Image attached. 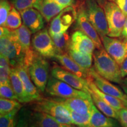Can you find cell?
Segmentation results:
<instances>
[{"label":"cell","mask_w":127,"mask_h":127,"mask_svg":"<svg viewBox=\"0 0 127 127\" xmlns=\"http://www.w3.org/2000/svg\"><path fill=\"white\" fill-rule=\"evenodd\" d=\"M32 45L35 51L44 58H54L57 55L54 41L46 28L34 35L32 38Z\"/></svg>","instance_id":"cell-9"},{"label":"cell","mask_w":127,"mask_h":127,"mask_svg":"<svg viewBox=\"0 0 127 127\" xmlns=\"http://www.w3.org/2000/svg\"><path fill=\"white\" fill-rule=\"evenodd\" d=\"M61 103L68 109L75 111L79 114H91L94 102L91 98H51Z\"/></svg>","instance_id":"cell-15"},{"label":"cell","mask_w":127,"mask_h":127,"mask_svg":"<svg viewBox=\"0 0 127 127\" xmlns=\"http://www.w3.org/2000/svg\"><path fill=\"white\" fill-rule=\"evenodd\" d=\"M121 73L122 77L125 78L127 77V57L124 62L120 65Z\"/></svg>","instance_id":"cell-39"},{"label":"cell","mask_w":127,"mask_h":127,"mask_svg":"<svg viewBox=\"0 0 127 127\" xmlns=\"http://www.w3.org/2000/svg\"><path fill=\"white\" fill-rule=\"evenodd\" d=\"M34 110L48 114L63 124H73L70 112L68 109L61 103L51 98L38 101L34 105Z\"/></svg>","instance_id":"cell-4"},{"label":"cell","mask_w":127,"mask_h":127,"mask_svg":"<svg viewBox=\"0 0 127 127\" xmlns=\"http://www.w3.org/2000/svg\"><path fill=\"white\" fill-rule=\"evenodd\" d=\"M45 92L51 96L61 98H91V95L85 92L73 88L66 82L50 77Z\"/></svg>","instance_id":"cell-7"},{"label":"cell","mask_w":127,"mask_h":127,"mask_svg":"<svg viewBox=\"0 0 127 127\" xmlns=\"http://www.w3.org/2000/svg\"><path fill=\"white\" fill-rule=\"evenodd\" d=\"M0 95H1V98L17 100V96H16L11 83L1 85Z\"/></svg>","instance_id":"cell-35"},{"label":"cell","mask_w":127,"mask_h":127,"mask_svg":"<svg viewBox=\"0 0 127 127\" xmlns=\"http://www.w3.org/2000/svg\"><path fill=\"white\" fill-rule=\"evenodd\" d=\"M121 39L124 40L125 42H127V17L126 18V21H125V23L124 27L123 32H122L121 34Z\"/></svg>","instance_id":"cell-41"},{"label":"cell","mask_w":127,"mask_h":127,"mask_svg":"<svg viewBox=\"0 0 127 127\" xmlns=\"http://www.w3.org/2000/svg\"><path fill=\"white\" fill-rule=\"evenodd\" d=\"M77 17V11L72 6L65 8L51 22L49 33L51 37H57L65 32Z\"/></svg>","instance_id":"cell-8"},{"label":"cell","mask_w":127,"mask_h":127,"mask_svg":"<svg viewBox=\"0 0 127 127\" xmlns=\"http://www.w3.org/2000/svg\"><path fill=\"white\" fill-rule=\"evenodd\" d=\"M68 54L82 68L87 71H90L94 59L93 54L75 51L72 50H69Z\"/></svg>","instance_id":"cell-25"},{"label":"cell","mask_w":127,"mask_h":127,"mask_svg":"<svg viewBox=\"0 0 127 127\" xmlns=\"http://www.w3.org/2000/svg\"><path fill=\"white\" fill-rule=\"evenodd\" d=\"M24 25L32 34L44 29L45 21L41 12L35 8H30L20 11Z\"/></svg>","instance_id":"cell-16"},{"label":"cell","mask_w":127,"mask_h":127,"mask_svg":"<svg viewBox=\"0 0 127 127\" xmlns=\"http://www.w3.org/2000/svg\"><path fill=\"white\" fill-rule=\"evenodd\" d=\"M123 103H124V105L125 107L127 108V100L126 101H125V102H123Z\"/></svg>","instance_id":"cell-45"},{"label":"cell","mask_w":127,"mask_h":127,"mask_svg":"<svg viewBox=\"0 0 127 127\" xmlns=\"http://www.w3.org/2000/svg\"><path fill=\"white\" fill-rule=\"evenodd\" d=\"M56 48L57 54H64L68 53L70 50L71 37L67 32L57 37H52Z\"/></svg>","instance_id":"cell-27"},{"label":"cell","mask_w":127,"mask_h":127,"mask_svg":"<svg viewBox=\"0 0 127 127\" xmlns=\"http://www.w3.org/2000/svg\"><path fill=\"white\" fill-rule=\"evenodd\" d=\"M13 31L24 54V65L28 68L37 54L31 47V35L32 32L24 25H22L20 28L13 30Z\"/></svg>","instance_id":"cell-13"},{"label":"cell","mask_w":127,"mask_h":127,"mask_svg":"<svg viewBox=\"0 0 127 127\" xmlns=\"http://www.w3.org/2000/svg\"><path fill=\"white\" fill-rule=\"evenodd\" d=\"M90 75L96 86L103 93L115 96L121 100L123 102L127 101V95L126 94L124 93L119 87L112 84L111 81L99 75L95 71L94 67H92L90 69Z\"/></svg>","instance_id":"cell-14"},{"label":"cell","mask_w":127,"mask_h":127,"mask_svg":"<svg viewBox=\"0 0 127 127\" xmlns=\"http://www.w3.org/2000/svg\"><path fill=\"white\" fill-rule=\"evenodd\" d=\"M11 68L8 60L4 55L0 56V84H6L10 82Z\"/></svg>","instance_id":"cell-29"},{"label":"cell","mask_w":127,"mask_h":127,"mask_svg":"<svg viewBox=\"0 0 127 127\" xmlns=\"http://www.w3.org/2000/svg\"><path fill=\"white\" fill-rule=\"evenodd\" d=\"M88 18L97 31L100 37L108 35V25L105 13L102 6L96 0H85L84 5Z\"/></svg>","instance_id":"cell-5"},{"label":"cell","mask_w":127,"mask_h":127,"mask_svg":"<svg viewBox=\"0 0 127 127\" xmlns=\"http://www.w3.org/2000/svg\"><path fill=\"white\" fill-rule=\"evenodd\" d=\"M29 112L23 109L18 117V123L15 127H29L28 123Z\"/></svg>","instance_id":"cell-36"},{"label":"cell","mask_w":127,"mask_h":127,"mask_svg":"<svg viewBox=\"0 0 127 127\" xmlns=\"http://www.w3.org/2000/svg\"><path fill=\"white\" fill-rule=\"evenodd\" d=\"M19 109H16L9 113L1 114L0 115V127H15L18 123L17 114Z\"/></svg>","instance_id":"cell-32"},{"label":"cell","mask_w":127,"mask_h":127,"mask_svg":"<svg viewBox=\"0 0 127 127\" xmlns=\"http://www.w3.org/2000/svg\"><path fill=\"white\" fill-rule=\"evenodd\" d=\"M95 48L93 41L80 30L75 31L71 35L70 50L93 55Z\"/></svg>","instance_id":"cell-19"},{"label":"cell","mask_w":127,"mask_h":127,"mask_svg":"<svg viewBox=\"0 0 127 127\" xmlns=\"http://www.w3.org/2000/svg\"><path fill=\"white\" fill-rule=\"evenodd\" d=\"M108 25V36L118 38L121 36L126 16L113 1H107L102 5Z\"/></svg>","instance_id":"cell-3"},{"label":"cell","mask_w":127,"mask_h":127,"mask_svg":"<svg viewBox=\"0 0 127 127\" xmlns=\"http://www.w3.org/2000/svg\"><path fill=\"white\" fill-rule=\"evenodd\" d=\"M1 54L8 60L11 67L16 68L24 64V54L13 31L0 39Z\"/></svg>","instance_id":"cell-2"},{"label":"cell","mask_w":127,"mask_h":127,"mask_svg":"<svg viewBox=\"0 0 127 127\" xmlns=\"http://www.w3.org/2000/svg\"><path fill=\"white\" fill-rule=\"evenodd\" d=\"M15 68L23 82L25 94L29 100V102L38 101L42 99L39 94L38 90L32 81L27 66L24 64H22Z\"/></svg>","instance_id":"cell-18"},{"label":"cell","mask_w":127,"mask_h":127,"mask_svg":"<svg viewBox=\"0 0 127 127\" xmlns=\"http://www.w3.org/2000/svg\"><path fill=\"white\" fill-rule=\"evenodd\" d=\"M51 75L69 84L73 88L91 94V89L87 79L77 76L64 68L54 65L51 69Z\"/></svg>","instance_id":"cell-10"},{"label":"cell","mask_w":127,"mask_h":127,"mask_svg":"<svg viewBox=\"0 0 127 127\" xmlns=\"http://www.w3.org/2000/svg\"><path fill=\"white\" fill-rule=\"evenodd\" d=\"M76 21L78 28L93 41L96 48L98 50L103 48L104 47L101 37L89 21L84 6H81L78 9Z\"/></svg>","instance_id":"cell-12"},{"label":"cell","mask_w":127,"mask_h":127,"mask_svg":"<svg viewBox=\"0 0 127 127\" xmlns=\"http://www.w3.org/2000/svg\"></svg>","instance_id":"cell-46"},{"label":"cell","mask_w":127,"mask_h":127,"mask_svg":"<svg viewBox=\"0 0 127 127\" xmlns=\"http://www.w3.org/2000/svg\"><path fill=\"white\" fill-rule=\"evenodd\" d=\"M70 112L72 124L78 127H89L91 114H82L68 109Z\"/></svg>","instance_id":"cell-31"},{"label":"cell","mask_w":127,"mask_h":127,"mask_svg":"<svg viewBox=\"0 0 127 127\" xmlns=\"http://www.w3.org/2000/svg\"><path fill=\"white\" fill-rule=\"evenodd\" d=\"M22 18L20 12L12 6L8 15L5 27L11 31L18 29L22 25Z\"/></svg>","instance_id":"cell-28"},{"label":"cell","mask_w":127,"mask_h":127,"mask_svg":"<svg viewBox=\"0 0 127 127\" xmlns=\"http://www.w3.org/2000/svg\"><path fill=\"white\" fill-rule=\"evenodd\" d=\"M91 95L94 104L102 113L107 117L118 120V116L117 111H116L107 102H105L104 100L98 96L92 90L91 91Z\"/></svg>","instance_id":"cell-26"},{"label":"cell","mask_w":127,"mask_h":127,"mask_svg":"<svg viewBox=\"0 0 127 127\" xmlns=\"http://www.w3.org/2000/svg\"><path fill=\"white\" fill-rule=\"evenodd\" d=\"M87 81H88L89 86H90V88L92 91L97 95L98 96H99L100 98L104 100L105 102H106L111 107L113 108L116 111H118L120 109L123 108L124 107H125L124 103L121 100L115 97V96H111V95L107 94L101 91L96 86V85L93 81L92 79H88Z\"/></svg>","instance_id":"cell-24"},{"label":"cell","mask_w":127,"mask_h":127,"mask_svg":"<svg viewBox=\"0 0 127 127\" xmlns=\"http://www.w3.org/2000/svg\"><path fill=\"white\" fill-rule=\"evenodd\" d=\"M10 82L17 96V100L19 102L21 103L29 102V100L25 94L23 82L21 80L20 76L15 68H11Z\"/></svg>","instance_id":"cell-23"},{"label":"cell","mask_w":127,"mask_h":127,"mask_svg":"<svg viewBox=\"0 0 127 127\" xmlns=\"http://www.w3.org/2000/svg\"><path fill=\"white\" fill-rule=\"evenodd\" d=\"M89 127H121L117 121L100 111L94 104Z\"/></svg>","instance_id":"cell-22"},{"label":"cell","mask_w":127,"mask_h":127,"mask_svg":"<svg viewBox=\"0 0 127 127\" xmlns=\"http://www.w3.org/2000/svg\"><path fill=\"white\" fill-rule=\"evenodd\" d=\"M48 62L38 54L35 57L32 63L28 67V71L31 78L39 92L45 91L49 80Z\"/></svg>","instance_id":"cell-6"},{"label":"cell","mask_w":127,"mask_h":127,"mask_svg":"<svg viewBox=\"0 0 127 127\" xmlns=\"http://www.w3.org/2000/svg\"><path fill=\"white\" fill-rule=\"evenodd\" d=\"M93 58L94 68L99 75L111 82L122 84L123 77L120 65L108 54L104 48L95 50Z\"/></svg>","instance_id":"cell-1"},{"label":"cell","mask_w":127,"mask_h":127,"mask_svg":"<svg viewBox=\"0 0 127 127\" xmlns=\"http://www.w3.org/2000/svg\"><path fill=\"white\" fill-rule=\"evenodd\" d=\"M112 1L118 6L123 14L127 17V0H112Z\"/></svg>","instance_id":"cell-38"},{"label":"cell","mask_w":127,"mask_h":127,"mask_svg":"<svg viewBox=\"0 0 127 127\" xmlns=\"http://www.w3.org/2000/svg\"><path fill=\"white\" fill-rule=\"evenodd\" d=\"M122 88H123L124 92V93L127 95V87L123 85V86H122Z\"/></svg>","instance_id":"cell-44"},{"label":"cell","mask_w":127,"mask_h":127,"mask_svg":"<svg viewBox=\"0 0 127 127\" xmlns=\"http://www.w3.org/2000/svg\"><path fill=\"white\" fill-rule=\"evenodd\" d=\"M52 1L65 7L72 6L74 2V0H52Z\"/></svg>","instance_id":"cell-40"},{"label":"cell","mask_w":127,"mask_h":127,"mask_svg":"<svg viewBox=\"0 0 127 127\" xmlns=\"http://www.w3.org/2000/svg\"><path fill=\"white\" fill-rule=\"evenodd\" d=\"M40 0H10L12 6L19 11L30 8H35Z\"/></svg>","instance_id":"cell-33"},{"label":"cell","mask_w":127,"mask_h":127,"mask_svg":"<svg viewBox=\"0 0 127 127\" xmlns=\"http://www.w3.org/2000/svg\"><path fill=\"white\" fill-rule=\"evenodd\" d=\"M20 102L14 99L1 98L0 99V112L1 114H6L16 109H20L21 108Z\"/></svg>","instance_id":"cell-30"},{"label":"cell","mask_w":127,"mask_h":127,"mask_svg":"<svg viewBox=\"0 0 127 127\" xmlns=\"http://www.w3.org/2000/svg\"><path fill=\"white\" fill-rule=\"evenodd\" d=\"M122 84H123V85H124V86L127 87V77H125L123 79V81H122Z\"/></svg>","instance_id":"cell-43"},{"label":"cell","mask_w":127,"mask_h":127,"mask_svg":"<svg viewBox=\"0 0 127 127\" xmlns=\"http://www.w3.org/2000/svg\"><path fill=\"white\" fill-rule=\"evenodd\" d=\"M101 38L106 51L121 65L127 57V42L122 39L107 35Z\"/></svg>","instance_id":"cell-11"},{"label":"cell","mask_w":127,"mask_h":127,"mask_svg":"<svg viewBox=\"0 0 127 127\" xmlns=\"http://www.w3.org/2000/svg\"><path fill=\"white\" fill-rule=\"evenodd\" d=\"M11 3L8 0L0 1V25L1 27H5L8 15L12 8Z\"/></svg>","instance_id":"cell-34"},{"label":"cell","mask_w":127,"mask_h":127,"mask_svg":"<svg viewBox=\"0 0 127 127\" xmlns=\"http://www.w3.org/2000/svg\"><path fill=\"white\" fill-rule=\"evenodd\" d=\"M29 127H75L72 125L63 124L52 116L38 111L29 112Z\"/></svg>","instance_id":"cell-17"},{"label":"cell","mask_w":127,"mask_h":127,"mask_svg":"<svg viewBox=\"0 0 127 127\" xmlns=\"http://www.w3.org/2000/svg\"><path fill=\"white\" fill-rule=\"evenodd\" d=\"M118 118V120L120 122L122 127H127V108L124 107L120 110L117 111Z\"/></svg>","instance_id":"cell-37"},{"label":"cell","mask_w":127,"mask_h":127,"mask_svg":"<svg viewBox=\"0 0 127 127\" xmlns=\"http://www.w3.org/2000/svg\"><path fill=\"white\" fill-rule=\"evenodd\" d=\"M54 58L66 70L70 71L78 77L87 80L91 78L90 75V71L85 70L82 68L71 58L68 54H57Z\"/></svg>","instance_id":"cell-20"},{"label":"cell","mask_w":127,"mask_h":127,"mask_svg":"<svg viewBox=\"0 0 127 127\" xmlns=\"http://www.w3.org/2000/svg\"><path fill=\"white\" fill-rule=\"evenodd\" d=\"M96 1H97V2L100 5L102 6L106 1H109V0H96Z\"/></svg>","instance_id":"cell-42"},{"label":"cell","mask_w":127,"mask_h":127,"mask_svg":"<svg viewBox=\"0 0 127 127\" xmlns=\"http://www.w3.org/2000/svg\"><path fill=\"white\" fill-rule=\"evenodd\" d=\"M64 6L57 4L52 0H40L35 8L39 11L47 22L58 15L64 9Z\"/></svg>","instance_id":"cell-21"}]
</instances>
